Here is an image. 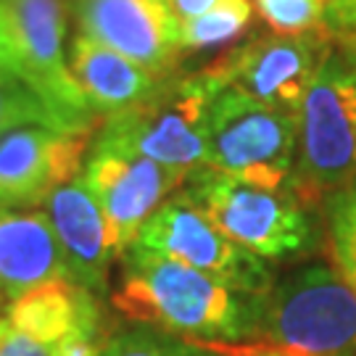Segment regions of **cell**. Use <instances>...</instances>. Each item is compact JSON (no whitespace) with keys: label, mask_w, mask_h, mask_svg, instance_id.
<instances>
[{"label":"cell","mask_w":356,"mask_h":356,"mask_svg":"<svg viewBox=\"0 0 356 356\" xmlns=\"http://www.w3.org/2000/svg\"><path fill=\"white\" fill-rule=\"evenodd\" d=\"M114 306L145 327L204 343H248L254 296H243L198 269L132 245L122 256Z\"/></svg>","instance_id":"1"},{"label":"cell","mask_w":356,"mask_h":356,"mask_svg":"<svg viewBox=\"0 0 356 356\" xmlns=\"http://www.w3.org/2000/svg\"><path fill=\"white\" fill-rule=\"evenodd\" d=\"M356 182V48H327L298 111L291 193L304 206Z\"/></svg>","instance_id":"2"},{"label":"cell","mask_w":356,"mask_h":356,"mask_svg":"<svg viewBox=\"0 0 356 356\" xmlns=\"http://www.w3.org/2000/svg\"><path fill=\"white\" fill-rule=\"evenodd\" d=\"M248 343L304 356H356V291L327 264H309L254 296Z\"/></svg>","instance_id":"3"},{"label":"cell","mask_w":356,"mask_h":356,"mask_svg":"<svg viewBox=\"0 0 356 356\" xmlns=\"http://www.w3.org/2000/svg\"><path fill=\"white\" fill-rule=\"evenodd\" d=\"M206 145V166L251 185L282 191L291 182L298 151V114L211 85Z\"/></svg>","instance_id":"4"},{"label":"cell","mask_w":356,"mask_h":356,"mask_svg":"<svg viewBox=\"0 0 356 356\" xmlns=\"http://www.w3.org/2000/svg\"><path fill=\"white\" fill-rule=\"evenodd\" d=\"M211 101V85L204 74L179 79L159 88L151 98L103 122L101 145L122 148L151 159L156 164L191 177L209 164L206 145V108Z\"/></svg>","instance_id":"5"},{"label":"cell","mask_w":356,"mask_h":356,"mask_svg":"<svg viewBox=\"0 0 356 356\" xmlns=\"http://www.w3.org/2000/svg\"><path fill=\"white\" fill-rule=\"evenodd\" d=\"M185 185V195L204 209L216 229L259 259H282L309 243L304 204L285 188L269 191L211 166L195 169Z\"/></svg>","instance_id":"6"},{"label":"cell","mask_w":356,"mask_h":356,"mask_svg":"<svg viewBox=\"0 0 356 356\" xmlns=\"http://www.w3.org/2000/svg\"><path fill=\"white\" fill-rule=\"evenodd\" d=\"M22 85L51 108L66 129H88L92 111L64 56L61 0H0Z\"/></svg>","instance_id":"7"},{"label":"cell","mask_w":356,"mask_h":356,"mask_svg":"<svg viewBox=\"0 0 356 356\" xmlns=\"http://www.w3.org/2000/svg\"><path fill=\"white\" fill-rule=\"evenodd\" d=\"M132 245L188 264L243 296H259L272 282L267 264L222 235L185 193L166 198Z\"/></svg>","instance_id":"8"},{"label":"cell","mask_w":356,"mask_h":356,"mask_svg":"<svg viewBox=\"0 0 356 356\" xmlns=\"http://www.w3.org/2000/svg\"><path fill=\"white\" fill-rule=\"evenodd\" d=\"M103 346L95 296L74 280H53L11 301L0 356H98Z\"/></svg>","instance_id":"9"},{"label":"cell","mask_w":356,"mask_h":356,"mask_svg":"<svg viewBox=\"0 0 356 356\" xmlns=\"http://www.w3.org/2000/svg\"><path fill=\"white\" fill-rule=\"evenodd\" d=\"M327 48L325 29L298 38L269 35L227 53L201 74L214 88L235 90L264 106L298 114Z\"/></svg>","instance_id":"10"},{"label":"cell","mask_w":356,"mask_h":356,"mask_svg":"<svg viewBox=\"0 0 356 356\" xmlns=\"http://www.w3.org/2000/svg\"><path fill=\"white\" fill-rule=\"evenodd\" d=\"M82 179L101 204L116 259H122L138 241L143 225L188 177L138 153L95 143Z\"/></svg>","instance_id":"11"},{"label":"cell","mask_w":356,"mask_h":356,"mask_svg":"<svg viewBox=\"0 0 356 356\" xmlns=\"http://www.w3.org/2000/svg\"><path fill=\"white\" fill-rule=\"evenodd\" d=\"M95 127H24L0 140V209H26L51 198L79 175Z\"/></svg>","instance_id":"12"},{"label":"cell","mask_w":356,"mask_h":356,"mask_svg":"<svg viewBox=\"0 0 356 356\" xmlns=\"http://www.w3.org/2000/svg\"><path fill=\"white\" fill-rule=\"evenodd\" d=\"M82 35L164 74L179 53V22L166 0H76Z\"/></svg>","instance_id":"13"},{"label":"cell","mask_w":356,"mask_h":356,"mask_svg":"<svg viewBox=\"0 0 356 356\" xmlns=\"http://www.w3.org/2000/svg\"><path fill=\"white\" fill-rule=\"evenodd\" d=\"M45 204L58 245L64 251L69 277L76 285L88 288L92 296L103 293L108 288L116 251L108 238L103 209L90 193L88 182L82 179V175H76L64 182Z\"/></svg>","instance_id":"14"},{"label":"cell","mask_w":356,"mask_h":356,"mask_svg":"<svg viewBox=\"0 0 356 356\" xmlns=\"http://www.w3.org/2000/svg\"><path fill=\"white\" fill-rule=\"evenodd\" d=\"M53 280H72L51 219L40 211H0V296L8 301Z\"/></svg>","instance_id":"15"},{"label":"cell","mask_w":356,"mask_h":356,"mask_svg":"<svg viewBox=\"0 0 356 356\" xmlns=\"http://www.w3.org/2000/svg\"><path fill=\"white\" fill-rule=\"evenodd\" d=\"M69 69L88 108L106 119L138 106L159 90L156 74L82 32L72 42Z\"/></svg>","instance_id":"16"},{"label":"cell","mask_w":356,"mask_h":356,"mask_svg":"<svg viewBox=\"0 0 356 356\" xmlns=\"http://www.w3.org/2000/svg\"><path fill=\"white\" fill-rule=\"evenodd\" d=\"M251 0H216L206 13L179 24V45L188 51L225 45L251 24Z\"/></svg>","instance_id":"17"},{"label":"cell","mask_w":356,"mask_h":356,"mask_svg":"<svg viewBox=\"0 0 356 356\" xmlns=\"http://www.w3.org/2000/svg\"><path fill=\"white\" fill-rule=\"evenodd\" d=\"M98 356H225L214 343L179 338L156 327L119 332L103 341Z\"/></svg>","instance_id":"18"},{"label":"cell","mask_w":356,"mask_h":356,"mask_svg":"<svg viewBox=\"0 0 356 356\" xmlns=\"http://www.w3.org/2000/svg\"><path fill=\"white\" fill-rule=\"evenodd\" d=\"M254 6L272 35L298 38L325 29L330 0H254Z\"/></svg>","instance_id":"19"},{"label":"cell","mask_w":356,"mask_h":356,"mask_svg":"<svg viewBox=\"0 0 356 356\" xmlns=\"http://www.w3.org/2000/svg\"><path fill=\"white\" fill-rule=\"evenodd\" d=\"M330 256L332 267L356 291V182L332 195Z\"/></svg>","instance_id":"20"},{"label":"cell","mask_w":356,"mask_h":356,"mask_svg":"<svg viewBox=\"0 0 356 356\" xmlns=\"http://www.w3.org/2000/svg\"><path fill=\"white\" fill-rule=\"evenodd\" d=\"M24 127H51L66 129L56 114L40 101L32 90L22 82H3L0 85V140L16 129Z\"/></svg>","instance_id":"21"},{"label":"cell","mask_w":356,"mask_h":356,"mask_svg":"<svg viewBox=\"0 0 356 356\" xmlns=\"http://www.w3.org/2000/svg\"><path fill=\"white\" fill-rule=\"evenodd\" d=\"M327 24L343 38V42H356V0H330Z\"/></svg>","instance_id":"22"},{"label":"cell","mask_w":356,"mask_h":356,"mask_svg":"<svg viewBox=\"0 0 356 356\" xmlns=\"http://www.w3.org/2000/svg\"><path fill=\"white\" fill-rule=\"evenodd\" d=\"M3 82H22V79H19V64L13 56L11 38H8V24L0 8V85Z\"/></svg>","instance_id":"23"},{"label":"cell","mask_w":356,"mask_h":356,"mask_svg":"<svg viewBox=\"0 0 356 356\" xmlns=\"http://www.w3.org/2000/svg\"><path fill=\"white\" fill-rule=\"evenodd\" d=\"M225 356H304L293 354V351H282V348H272V346L261 343H214Z\"/></svg>","instance_id":"24"},{"label":"cell","mask_w":356,"mask_h":356,"mask_svg":"<svg viewBox=\"0 0 356 356\" xmlns=\"http://www.w3.org/2000/svg\"><path fill=\"white\" fill-rule=\"evenodd\" d=\"M214 3L216 0H166L169 11L175 13V19H177L179 24H182V22H191V19L201 16V13H206Z\"/></svg>","instance_id":"25"},{"label":"cell","mask_w":356,"mask_h":356,"mask_svg":"<svg viewBox=\"0 0 356 356\" xmlns=\"http://www.w3.org/2000/svg\"><path fill=\"white\" fill-rule=\"evenodd\" d=\"M0 332H3V317H0Z\"/></svg>","instance_id":"26"}]
</instances>
